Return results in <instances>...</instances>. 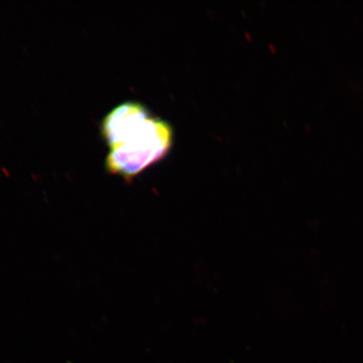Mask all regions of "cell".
Here are the masks:
<instances>
[{
  "label": "cell",
  "mask_w": 363,
  "mask_h": 363,
  "mask_svg": "<svg viewBox=\"0 0 363 363\" xmlns=\"http://www.w3.org/2000/svg\"><path fill=\"white\" fill-rule=\"evenodd\" d=\"M101 135L108 147V174L131 182L167 155L174 145V129L143 104L122 103L104 118Z\"/></svg>",
  "instance_id": "obj_1"
}]
</instances>
